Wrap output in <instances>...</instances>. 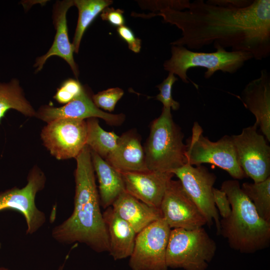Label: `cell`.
Returning a JSON list of instances; mask_svg holds the SVG:
<instances>
[{"instance_id": "277c9868", "label": "cell", "mask_w": 270, "mask_h": 270, "mask_svg": "<svg viewBox=\"0 0 270 270\" xmlns=\"http://www.w3.org/2000/svg\"><path fill=\"white\" fill-rule=\"evenodd\" d=\"M184 135L173 120L170 108L163 107L159 117L151 124L144 148L148 170L172 172L186 163Z\"/></svg>"}, {"instance_id": "5b68a950", "label": "cell", "mask_w": 270, "mask_h": 270, "mask_svg": "<svg viewBox=\"0 0 270 270\" xmlns=\"http://www.w3.org/2000/svg\"><path fill=\"white\" fill-rule=\"evenodd\" d=\"M212 52H198L187 49L185 46H172L170 58L164 63V69L178 75L182 80L188 84L190 81L198 88V86L189 79L188 70L193 68L206 69L205 78L208 79L218 72L234 74L243 66L248 60L253 58L248 52L241 51H227L217 48Z\"/></svg>"}, {"instance_id": "603a6c76", "label": "cell", "mask_w": 270, "mask_h": 270, "mask_svg": "<svg viewBox=\"0 0 270 270\" xmlns=\"http://www.w3.org/2000/svg\"><path fill=\"white\" fill-rule=\"evenodd\" d=\"M112 3L110 0H74L78 17L72 42L74 52L78 53L83 35L97 16Z\"/></svg>"}, {"instance_id": "5bb4252c", "label": "cell", "mask_w": 270, "mask_h": 270, "mask_svg": "<svg viewBox=\"0 0 270 270\" xmlns=\"http://www.w3.org/2000/svg\"><path fill=\"white\" fill-rule=\"evenodd\" d=\"M36 117L47 123L63 118L84 120L91 118H100L112 126L121 125L125 119L123 114H111L98 108L84 89L78 96L61 107L49 105L41 106L36 112Z\"/></svg>"}, {"instance_id": "e0dca14e", "label": "cell", "mask_w": 270, "mask_h": 270, "mask_svg": "<svg viewBox=\"0 0 270 270\" xmlns=\"http://www.w3.org/2000/svg\"><path fill=\"white\" fill-rule=\"evenodd\" d=\"M74 6V0L58 1L54 6L52 19L56 33L53 43L44 55L36 58L34 66L36 72L40 71L46 60L52 56H58L70 66L76 78L79 75L78 66L74 60V49L68 36L66 14Z\"/></svg>"}, {"instance_id": "3957f363", "label": "cell", "mask_w": 270, "mask_h": 270, "mask_svg": "<svg viewBox=\"0 0 270 270\" xmlns=\"http://www.w3.org/2000/svg\"><path fill=\"white\" fill-rule=\"evenodd\" d=\"M220 190L230 202L232 211L220 220V234L232 249L243 254L264 250L270 244V222L263 220L243 192L237 180L222 182Z\"/></svg>"}, {"instance_id": "ba28073f", "label": "cell", "mask_w": 270, "mask_h": 270, "mask_svg": "<svg viewBox=\"0 0 270 270\" xmlns=\"http://www.w3.org/2000/svg\"><path fill=\"white\" fill-rule=\"evenodd\" d=\"M170 230L162 218L136 234L128 262L132 270H168L166 250Z\"/></svg>"}, {"instance_id": "f1b7e54d", "label": "cell", "mask_w": 270, "mask_h": 270, "mask_svg": "<svg viewBox=\"0 0 270 270\" xmlns=\"http://www.w3.org/2000/svg\"><path fill=\"white\" fill-rule=\"evenodd\" d=\"M214 200L216 207L222 218H228L230 214L232 208L226 193L220 189L214 188Z\"/></svg>"}, {"instance_id": "83f0119b", "label": "cell", "mask_w": 270, "mask_h": 270, "mask_svg": "<svg viewBox=\"0 0 270 270\" xmlns=\"http://www.w3.org/2000/svg\"><path fill=\"white\" fill-rule=\"evenodd\" d=\"M84 88L77 80L68 78L63 82L54 96L61 104H66L78 96Z\"/></svg>"}, {"instance_id": "6da1fadb", "label": "cell", "mask_w": 270, "mask_h": 270, "mask_svg": "<svg viewBox=\"0 0 270 270\" xmlns=\"http://www.w3.org/2000/svg\"><path fill=\"white\" fill-rule=\"evenodd\" d=\"M158 14L182 32L172 46L198 50L213 44L215 49L230 48L232 51L246 52L256 60L270 55V0H254L243 8L196 0L184 11L167 8Z\"/></svg>"}, {"instance_id": "9c48e42d", "label": "cell", "mask_w": 270, "mask_h": 270, "mask_svg": "<svg viewBox=\"0 0 270 270\" xmlns=\"http://www.w3.org/2000/svg\"><path fill=\"white\" fill-rule=\"evenodd\" d=\"M27 184L22 188L14 187L0 192V212L14 210L24 216L27 228L26 234H32L45 223V214L36 205V194L44 187L46 178L37 166L34 167L28 176Z\"/></svg>"}, {"instance_id": "d6986e66", "label": "cell", "mask_w": 270, "mask_h": 270, "mask_svg": "<svg viewBox=\"0 0 270 270\" xmlns=\"http://www.w3.org/2000/svg\"><path fill=\"white\" fill-rule=\"evenodd\" d=\"M102 216L108 237L110 254L115 260L130 258L134 248L136 233L112 206L106 208Z\"/></svg>"}, {"instance_id": "cb8c5ba5", "label": "cell", "mask_w": 270, "mask_h": 270, "mask_svg": "<svg viewBox=\"0 0 270 270\" xmlns=\"http://www.w3.org/2000/svg\"><path fill=\"white\" fill-rule=\"evenodd\" d=\"M86 145L104 160L115 149L119 138L114 132H106L96 118L86 119Z\"/></svg>"}, {"instance_id": "8992f818", "label": "cell", "mask_w": 270, "mask_h": 270, "mask_svg": "<svg viewBox=\"0 0 270 270\" xmlns=\"http://www.w3.org/2000/svg\"><path fill=\"white\" fill-rule=\"evenodd\" d=\"M217 249L206 230L171 229L166 250L168 268L184 270H206Z\"/></svg>"}, {"instance_id": "4fadbf2b", "label": "cell", "mask_w": 270, "mask_h": 270, "mask_svg": "<svg viewBox=\"0 0 270 270\" xmlns=\"http://www.w3.org/2000/svg\"><path fill=\"white\" fill-rule=\"evenodd\" d=\"M160 208L171 229L193 230L206 224L204 216L179 180L170 181Z\"/></svg>"}, {"instance_id": "7a4b0ae2", "label": "cell", "mask_w": 270, "mask_h": 270, "mask_svg": "<svg viewBox=\"0 0 270 270\" xmlns=\"http://www.w3.org/2000/svg\"><path fill=\"white\" fill-rule=\"evenodd\" d=\"M75 158L74 210L66 220L54 228L52 236L62 244L78 242L96 252H108V237L100 208L90 148L86 145Z\"/></svg>"}, {"instance_id": "2e32d148", "label": "cell", "mask_w": 270, "mask_h": 270, "mask_svg": "<svg viewBox=\"0 0 270 270\" xmlns=\"http://www.w3.org/2000/svg\"><path fill=\"white\" fill-rule=\"evenodd\" d=\"M244 106L255 116L254 124L270 142V75L262 70L260 76L244 87L240 98Z\"/></svg>"}, {"instance_id": "44dd1931", "label": "cell", "mask_w": 270, "mask_h": 270, "mask_svg": "<svg viewBox=\"0 0 270 270\" xmlns=\"http://www.w3.org/2000/svg\"><path fill=\"white\" fill-rule=\"evenodd\" d=\"M92 163L99 183L100 204L104 208L111 206L124 192L125 188L120 172L90 150Z\"/></svg>"}, {"instance_id": "8fae6325", "label": "cell", "mask_w": 270, "mask_h": 270, "mask_svg": "<svg viewBox=\"0 0 270 270\" xmlns=\"http://www.w3.org/2000/svg\"><path fill=\"white\" fill-rule=\"evenodd\" d=\"M84 120L59 118L47 123L41 138L46 148L58 160L76 158L86 145Z\"/></svg>"}, {"instance_id": "836d02e7", "label": "cell", "mask_w": 270, "mask_h": 270, "mask_svg": "<svg viewBox=\"0 0 270 270\" xmlns=\"http://www.w3.org/2000/svg\"><path fill=\"white\" fill-rule=\"evenodd\" d=\"M64 266V264H63L62 266H61L60 267H59L58 270H62Z\"/></svg>"}, {"instance_id": "52a82bcc", "label": "cell", "mask_w": 270, "mask_h": 270, "mask_svg": "<svg viewBox=\"0 0 270 270\" xmlns=\"http://www.w3.org/2000/svg\"><path fill=\"white\" fill-rule=\"evenodd\" d=\"M203 130L195 122L192 136L186 140V162L192 166L210 164L226 171L234 180L246 177L241 168L231 136L225 135L216 142L202 135Z\"/></svg>"}, {"instance_id": "d4e9b609", "label": "cell", "mask_w": 270, "mask_h": 270, "mask_svg": "<svg viewBox=\"0 0 270 270\" xmlns=\"http://www.w3.org/2000/svg\"><path fill=\"white\" fill-rule=\"evenodd\" d=\"M241 188L253 204L258 215L270 222V177L258 182H244Z\"/></svg>"}, {"instance_id": "ffe728a7", "label": "cell", "mask_w": 270, "mask_h": 270, "mask_svg": "<svg viewBox=\"0 0 270 270\" xmlns=\"http://www.w3.org/2000/svg\"><path fill=\"white\" fill-rule=\"evenodd\" d=\"M111 206L131 226L136 234L152 222L162 218L160 208L148 206L126 191L118 196Z\"/></svg>"}, {"instance_id": "7c38bea8", "label": "cell", "mask_w": 270, "mask_h": 270, "mask_svg": "<svg viewBox=\"0 0 270 270\" xmlns=\"http://www.w3.org/2000/svg\"><path fill=\"white\" fill-rule=\"evenodd\" d=\"M254 124L242 129L231 137L241 168L254 182L270 177V147Z\"/></svg>"}, {"instance_id": "1f68e13d", "label": "cell", "mask_w": 270, "mask_h": 270, "mask_svg": "<svg viewBox=\"0 0 270 270\" xmlns=\"http://www.w3.org/2000/svg\"><path fill=\"white\" fill-rule=\"evenodd\" d=\"M207 3L220 6L243 8L250 6L253 2L252 0H209Z\"/></svg>"}, {"instance_id": "4dcf8cb0", "label": "cell", "mask_w": 270, "mask_h": 270, "mask_svg": "<svg viewBox=\"0 0 270 270\" xmlns=\"http://www.w3.org/2000/svg\"><path fill=\"white\" fill-rule=\"evenodd\" d=\"M123 14L124 10H122L108 6L102 12L100 17L102 20L107 21L112 26L118 28L124 24L125 20Z\"/></svg>"}, {"instance_id": "d6a6232c", "label": "cell", "mask_w": 270, "mask_h": 270, "mask_svg": "<svg viewBox=\"0 0 270 270\" xmlns=\"http://www.w3.org/2000/svg\"><path fill=\"white\" fill-rule=\"evenodd\" d=\"M0 270H10V269L8 268H4V267H0Z\"/></svg>"}, {"instance_id": "9a60e30c", "label": "cell", "mask_w": 270, "mask_h": 270, "mask_svg": "<svg viewBox=\"0 0 270 270\" xmlns=\"http://www.w3.org/2000/svg\"><path fill=\"white\" fill-rule=\"evenodd\" d=\"M125 190L150 206L160 208L166 190L174 176L172 172L148 170L120 172Z\"/></svg>"}, {"instance_id": "4316f807", "label": "cell", "mask_w": 270, "mask_h": 270, "mask_svg": "<svg viewBox=\"0 0 270 270\" xmlns=\"http://www.w3.org/2000/svg\"><path fill=\"white\" fill-rule=\"evenodd\" d=\"M178 80L174 74L168 72V76L156 87L160 90L156 99L160 102L163 107L177 110L180 107V103L174 100L172 96V88L174 84Z\"/></svg>"}, {"instance_id": "ac0fdd59", "label": "cell", "mask_w": 270, "mask_h": 270, "mask_svg": "<svg viewBox=\"0 0 270 270\" xmlns=\"http://www.w3.org/2000/svg\"><path fill=\"white\" fill-rule=\"evenodd\" d=\"M105 160L120 172L149 170L140 138L133 130L126 132L119 136L116 148Z\"/></svg>"}, {"instance_id": "f546056e", "label": "cell", "mask_w": 270, "mask_h": 270, "mask_svg": "<svg viewBox=\"0 0 270 270\" xmlns=\"http://www.w3.org/2000/svg\"><path fill=\"white\" fill-rule=\"evenodd\" d=\"M116 31L119 36L125 41L130 50L138 53L141 48V40L136 37L132 30L128 26L123 25L118 27Z\"/></svg>"}, {"instance_id": "7402d4cb", "label": "cell", "mask_w": 270, "mask_h": 270, "mask_svg": "<svg viewBox=\"0 0 270 270\" xmlns=\"http://www.w3.org/2000/svg\"><path fill=\"white\" fill-rule=\"evenodd\" d=\"M10 109L15 110L27 116H36V112L24 96L19 80L12 78L8 82H0V124Z\"/></svg>"}, {"instance_id": "30bf717a", "label": "cell", "mask_w": 270, "mask_h": 270, "mask_svg": "<svg viewBox=\"0 0 270 270\" xmlns=\"http://www.w3.org/2000/svg\"><path fill=\"white\" fill-rule=\"evenodd\" d=\"M172 172L179 179L186 192L204 216L206 224L210 226L214 222L216 233H220V220L213 195L216 175L202 165L196 166L186 162Z\"/></svg>"}, {"instance_id": "484cf974", "label": "cell", "mask_w": 270, "mask_h": 270, "mask_svg": "<svg viewBox=\"0 0 270 270\" xmlns=\"http://www.w3.org/2000/svg\"><path fill=\"white\" fill-rule=\"evenodd\" d=\"M124 94V90L119 88H110L94 94L92 99L98 108L111 112Z\"/></svg>"}]
</instances>
